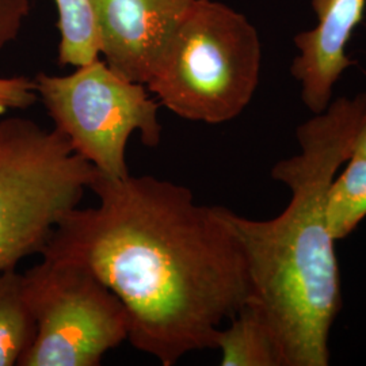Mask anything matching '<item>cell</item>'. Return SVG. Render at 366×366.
Listing matches in <instances>:
<instances>
[{
  "mask_svg": "<svg viewBox=\"0 0 366 366\" xmlns=\"http://www.w3.org/2000/svg\"><path fill=\"white\" fill-rule=\"evenodd\" d=\"M94 208L71 210L42 258L89 269L122 302L132 346L175 365L214 349L222 322L249 301L246 263L222 207L197 204L192 190L152 175L90 186Z\"/></svg>",
  "mask_w": 366,
  "mask_h": 366,
  "instance_id": "obj_1",
  "label": "cell"
},
{
  "mask_svg": "<svg viewBox=\"0 0 366 366\" xmlns=\"http://www.w3.org/2000/svg\"><path fill=\"white\" fill-rule=\"evenodd\" d=\"M366 92L340 97L297 128L300 152L275 163L272 178L290 192L270 220L222 208L240 246L249 301L274 331L285 366H327L330 334L342 308L335 239L326 220L330 184L352 157Z\"/></svg>",
  "mask_w": 366,
  "mask_h": 366,
  "instance_id": "obj_2",
  "label": "cell"
},
{
  "mask_svg": "<svg viewBox=\"0 0 366 366\" xmlns=\"http://www.w3.org/2000/svg\"><path fill=\"white\" fill-rule=\"evenodd\" d=\"M261 41L243 14L194 0L145 83L178 117L222 124L242 114L257 92Z\"/></svg>",
  "mask_w": 366,
  "mask_h": 366,
  "instance_id": "obj_3",
  "label": "cell"
},
{
  "mask_svg": "<svg viewBox=\"0 0 366 366\" xmlns=\"http://www.w3.org/2000/svg\"><path fill=\"white\" fill-rule=\"evenodd\" d=\"M97 174L54 128L29 118L0 121V273L42 252Z\"/></svg>",
  "mask_w": 366,
  "mask_h": 366,
  "instance_id": "obj_4",
  "label": "cell"
},
{
  "mask_svg": "<svg viewBox=\"0 0 366 366\" xmlns=\"http://www.w3.org/2000/svg\"><path fill=\"white\" fill-rule=\"evenodd\" d=\"M34 83L54 129L107 178L129 175L127 147L134 132L147 147L160 144V104L145 84L119 76L99 57L66 76L41 72Z\"/></svg>",
  "mask_w": 366,
  "mask_h": 366,
  "instance_id": "obj_5",
  "label": "cell"
},
{
  "mask_svg": "<svg viewBox=\"0 0 366 366\" xmlns=\"http://www.w3.org/2000/svg\"><path fill=\"white\" fill-rule=\"evenodd\" d=\"M25 275L36 338L19 366H98L129 338L117 296L89 269L44 258Z\"/></svg>",
  "mask_w": 366,
  "mask_h": 366,
  "instance_id": "obj_6",
  "label": "cell"
},
{
  "mask_svg": "<svg viewBox=\"0 0 366 366\" xmlns=\"http://www.w3.org/2000/svg\"><path fill=\"white\" fill-rule=\"evenodd\" d=\"M99 53L124 79L145 84L194 0H92Z\"/></svg>",
  "mask_w": 366,
  "mask_h": 366,
  "instance_id": "obj_7",
  "label": "cell"
},
{
  "mask_svg": "<svg viewBox=\"0 0 366 366\" xmlns=\"http://www.w3.org/2000/svg\"><path fill=\"white\" fill-rule=\"evenodd\" d=\"M317 24L295 37L297 56L290 72L300 84L301 101L312 114L322 113L332 101L342 74L354 64L346 46L361 24L366 0H312Z\"/></svg>",
  "mask_w": 366,
  "mask_h": 366,
  "instance_id": "obj_8",
  "label": "cell"
},
{
  "mask_svg": "<svg viewBox=\"0 0 366 366\" xmlns=\"http://www.w3.org/2000/svg\"><path fill=\"white\" fill-rule=\"evenodd\" d=\"M214 338L222 366H285L274 331L261 310L247 301Z\"/></svg>",
  "mask_w": 366,
  "mask_h": 366,
  "instance_id": "obj_9",
  "label": "cell"
},
{
  "mask_svg": "<svg viewBox=\"0 0 366 366\" xmlns=\"http://www.w3.org/2000/svg\"><path fill=\"white\" fill-rule=\"evenodd\" d=\"M36 330L25 275L15 269L0 273V366L19 364L34 342Z\"/></svg>",
  "mask_w": 366,
  "mask_h": 366,
  "instance_id": "obj_10",
  "label": "cell"
},
{
  "mask_svg": "<svg viewBox=\"0 0 366 366\" xmlns=\"http://www.w3.org/2000/svg\"><path fill=\"white\" fill-rule=\"evenodd\" d=\"M330 184L326 220L330 234L340 242L353 234L366 217V157L352 155Z\"/></svg>",
  "mask_w": 366,
  "mask_h": 366,
  "instance_id": "obj_11",
  "label": "cell"
},
{
  "mask_svg": "<svg viewBox=\"0 0 366 366\" xmlns=\"http://www.w3.org/2000/svg\"><path fill=\"white\" fill-rule=\"evenodd\" d=\"M60 31L59 64L75 68L99 57V41L92 0H53Z\"/></svg>",
  "mask_w": 366,
  "mask_h": 366,
  "instance_id": "obj_12",
  "label": "cell"
},
{
  "mask_svg": "<svg viewBox=\"0 0 366 366\" xmlns=\"http://www.w3.org/2000/svg\"><path fill=\"white\" fill-rule=\"evenodd\" d=\"M39 99L34 79L0 78V114L10 109H26Z\"/></svg>",
  "mask_w": 366,
  "mask_h": 366,
  "instance_id": "obj_13",
  "label": "cell"
},
{
  "mask_svg": "<svg viewBox=\"0 0 366 366\" xmlns=\"http://www.w3.org/2000/svg\"><path fill=\"white\" fill-rule=\"evenodd\" d=\"M29 13V0H0V51L16 39Z\"/></svg>",
  "mask_w": 366,
  "mask_h": 366,
  "instance_id": "obj_14",
  "label": "cell"
},
{
  "mask_svg": "<svg viewBox=\"0 0 366 366\" xmlns=\"http://www.w3.org/2000/svg\"><path fill=\"white\" fill-rule=\"evenodd\" d=\"M352 155L366 157V106L358 119L353 140V152Z\"/></svg>",
  "mask_w": 366,
  "mask_h": 366,
  "instance_id": "obj_15",
  "label": "cell"
}]
</instances>
